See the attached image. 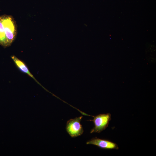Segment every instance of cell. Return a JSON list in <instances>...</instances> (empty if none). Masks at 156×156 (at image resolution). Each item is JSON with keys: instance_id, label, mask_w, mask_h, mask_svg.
I'll return each mask as SVG.
<instances>
[{"instance_id": "cell-2", "label": "cell", "mask_w": 156, "mask_h": 156, "mask_svg": "<svg viewBox=\"0 0 156 156\" xmlns=\"http://www.w3.org/2000/svg\"><path fill=\"white\" fill-rule=\"evenodd\" d=\"M94 119L90 121L93 122L94 126L90 131V133H99L105 130L108 126L111 120V115L109 113L99 114L94 116Z\"/></svg>"}, {"instance_id": "cell-1", "label": "cell", "mask_w": 156, "mask_h": 156, "mask_svg": "<svg viewBox=\"0 0 156 156\" xmlns=\"http://www.w3.org/2000/svg\"><path fill=\"white\" fill-rule=\"evenodd\" d=\"M17 34V25L10 15L0 16V44L4 47L10 46Z\"/></svg>"}, {"instance_id": "cell-3", "label": "cell", "mask_w": 156, "mask_h": 156, "mask_svg": "<svg viewBox=\"0 0 156 156\" xmlns=\"http://www.w3.org/2000/svg\"><path fill=\"white\" fill-rule=\"evenodd\" d=\"M82 116L76 117L68 120L67 122L66 130L72 137L75 138L82 135L83 130L80 122L82 118Z\"/></svg>"}, {"instance_id": "cell-5", "label": "cell", "mask_w": 156, "mask_h": 156, "mask_svg": "<svg viewBox=\"0 0 156 156\" xmlns=\"http://www.w3.org/2000/svg\"><path fill=\"white\" fill-rule=\"evenodd\" d=\"M11 57L16 66L20 71L27 74L34 79L35 81L37 82L33 75L29 71L27 66L23 62L17 58L15 56L13 55Z\"/></svg>"}, {"instance_id": "cell-4", "label": "cell", "mask_w": 156, "mask_h": 156, "mask_svg": "<svg viewBox=\"0 0 156 156\" xmlns=\"http://www.w3.org/2000/svg\"><path fill=\"white\" fill-rule=\"evenodd\" d=\"M86 144L94 145L103 149L117 150L119 149L118 145L116 143L108 140L101 139L96 137L88 140Z\"/></svg>"}]
</instances>
